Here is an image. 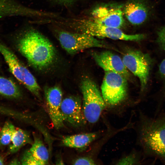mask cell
Masks as SVG:
<instances>
[{"mask_svg":"<svg viewBox=\"0 0 165 165\" xmlns=\"http://www.w3.org/2000/svg\"><path fill=\"white\" fill-rule=\"evenodd\" d=\"M47 111L50 118L56 128L60 129L64 123L61 112L63 100L61 90L57 86L48 87L45 90Z\"/></svg>","mask_w":165,"mask_h":165,"instance_id":"obj_11","label":"cell"},{"mask_svg":"<svg viewBox=\"0 0 165 165\" xmlns=\"http://www.w3.org/2000/svg\"><path fill=\"white\" fill-rule=\"evenodd\" d=\"M43 11L31 9L15 0H0V18L15 16L42 17Z\"/></svg>","mask_w":165,"mask_h":165,"instance_id":"obj_14","label":"cell"},{"mask_svg":"<svg viewBox=\"0 0 165 165\" xmlns=\"http://www.w3.org/2000/svg\"><path fill=\"white\" fill-rule=\"evenodd\" d=\"M150 6L146 0H130L124 6L123 14L131 24L140 25L146 22L150 16Z\"/></svg>","mask_w":165,"mask_h":165,"instance_id":"obj_13","label":"cell"},{"mask_svg":"<svg viewBox=\"0 0 165 165\" xmlns=\"http://www.w3.org/2000/svg\"><path fill=\"white\" fill-rule=\"evenodd\" d=\"M9 164H21L20 162L17 159H16L12 160Z\"/></svg>","mask_w":165,"mask_h":165,"instance_id":"obj_26","label":"cell"},{"mask_svg":"<svg viewBox=\"0 0 165 165\" xmlns=\"http://www.w3.org/2000/svg\"><path fill=\"white\" fill-rule=\"evenodd\" d=\"M0 52L14 77L33 94L40 98V88L34 76L15 55L1 42Z\"/></svg>","mask_w":165,"mask_h":165,"instance_id":"obj_7","label":"cell"},{"mask_svg":"<svg viewBox=\"0 0 165 165\" xmlns=\"http://www.w3.org/2000/svg\"><path fill=\"white\" fill-rule=\"evenodd\" d=\"M31 145L29 149L32 154L43 165L48 164L49 158V152L42 140L35 136Z\"/></svg>","mask_w":165,"mask_h":165,"instance_id":"obj_17","label":"cell"},{"mask_svg":"<svg viewBox=\"0 0 165 165\" xmlns=\"http://www.w3.org/2000/svg\"><path fill=\"white\" fill-rule=\"evenodd\" d=\"M57 35L62 47L68 53L73 54L91 48H112L105 42L82 33H73L58 30Z\"/></svg>","mask_w":165,"mask_h":165,"instance_id":"obj_4","label":"cell"},{"mask_svg":"<svg viewBox=\"0 0 165 165\" xmlns=\"http://www.w3.org/2000/svg\"><path fill=\"white\" fill-rule=\"evenodd\" d=\"M81 89L82 95V110L87 122H97L106 105L95 83L86 77L82 80Z\"/></svg>","mask_w":165,"mask_h":165,"instance_id":"obj_3","label":"cell"},{"mask_svg":"<svg viewBox=\"0 0 165 165\" xmlns=\"http://www.w3.org/2000/svg\"><path fill=\"white\" fill-rule=\"evenodd\" d=\"M33 141L28 133L23 129L16 128L9 146V152L13 154L27 144L31 145Z\"/></svg>","mask_w":165,"mask_h":165,"instance_id":"obj_16","label":"cell"},{"mask_svg":"<svg viewBox=\"0 0 165 165\" xmlns=\"http://www.w3.org/2000/svg\"><path fill=\"white\" fill-rule=\"evenodd\" d=\"M122 60L127 69L138 78L141 90L144 91L148 83L152 64L150 55L140 50L131 49L124 54Z\"/></svg>","mask_w":165,"mask_h":165,"instance_id":"obj_6","label":"cell"},{"mask_svg":"<svg viewBox=\"0 0 165 165\" xmlns=\"http://www.w3.org/2000/svg\"><path fill=\"white\" fill-rule=\"evenodd\" d=\"M20 162L21 164L23 165H43L32 154L29 149L24 151Z\"/></svg>","mask_w":165,"mask_h":165,"instance_id":"obj_20","label":"cell"},{"mask_svg":"<svg viewBox=\"0 0 165 165\" xmlns=\"http://www.w3.org/2000/svg\"><path fill=\"white\" fill-rule=\"evenodd\" d=\"M61 112L64 122L73 127L83 126L87 122L81 100L78 97L70 96L63 99Z\"/></svg>","mask_w":165,"mask_h":165,"instance_id":"obj_10","label":"cell"},{"mask_svg":"<svg viewBox=\"0 0 165 165\" xmlns=\"http://www.w3.org/2000/svg\"><path fill=\"white\" fill-rule=\"evenodd\" d=\"M141 138L153 152L165 157V119L149 121L143 126Z\"/></svg>","mask_w":165,"mask_h":165,"instance_id":"obj_8","label":"cell"},{"mask_svg":"<svg viewBox=\"0 0 165 165\" xmlns=\"http://www.w3.org/2000/svg\"><path fill=\"white\" fill-rule=\"evenodd\" d=\"M137 163L136 157L133 154L126 156L121 158L117 162V165H133Z\"/></svg>","mask_w":165,"mask_h":165,"instance_id":"obj_22","label":"cell"},{"mask_svg":"<svg viewBox=\"0 0 165 165\" xmlns=\"http://www.w3.org/2000/svg\"><path fill=\"white\" fill-rule=\"evenodd\" d=\"M95 161L91 158L82 156L77 158L73 162V165H95Z\"/></svg>","mask_w":165,"mask_h":165,"instance_id":"obj_23","label":"cell"},{"mask_svg":"<svg viewBox=\"0 0 165 165\" xmlns=\"http://www.w3.org/2000/svg\"><path fill=\"white\" fill-rule=\"evenodd\" d=\"M3 164V161L1 158L0 157V165Z\"/></svg>","mask_w":165,"mask_h":165,"instance_id":"obj_27","label":"cell"},{"mask_svg":"<svg viewBox=\"0 0 165 165\" xmlns=\"http://www.w3.org/2000/svg\"><path fill=\"white\" fill-rule=\"evenodd\" d=\"M156 41L160 49L165 50V24L158 30Z\"/></svg>","mask_w":165,"mask_h":165,"instance_id":"obj_21","label":"cell"},{"mask_svg":"<svg viewBox=\"0 0 165 165\" xmlns=\"http://www.w3.org/2000/svg\"><path fill=\"white\" fill-rule=\"evenodd\" d=\"M158 72L161 77L165 79V58L161 62L159 66Z\"/></svg>","mask_w":165,"mask_h":165,"instance_id":"obj_24","label":"cell"},{"mask_svg":"<svg viewBox=\"0 0 165 165\" xmlns=\"http://www.w3.org/2000/svg\"><path fill=\"white\" fill-rule=\"evenodd\" d=\"M60 24L72 28L77 32L85 34L95 38H108L114 40L138 41L144 39L145 35L142 34H127L119 28L105 26L98 23L91 18L73 19H62Z\"/></svg>","mask_w":165,"mask_h":165,"instance_id":"obj_2","label":"cell"},{"mask_svg":"<svg viewBox=\"0 0 165 165\" xmlns=\"http://www.w3.org/2000/svg\"><path fill=\"white\" fill-rule=\"evenodd\" d=\"M20 53L33 67L38 70L52 64L56 56L51 42L37 31L30 30L22 34L17 42Z\"/></svg>","mask_w":165,"mask_h":165,"instance_id":"obj_1","label":"cell"},{"mask_svg":"<svg viewBox=\"0 0 165 165\" xmlns=\"http://www.w3.org/2000/svg\"><path fill=\"white\" fill-rule=\"evenodd\" d=\"M98 136L97 132L82 133L66 136L62 140V144L65 146L84 150L87 148Z\"/></svg>","mask_w":165,"mask_h":165,"instance_id":"obj_15","label":"cell"},{"mask_svg":"<svg viewBox=\"0 0 165 165\" xmlns=\"http://www.w3.org/2000/svg\"><path fill=\"white\" fill-rule=\"evenodd\" d=\"M0 95L9 98H17L21 96V94L14 82L0 76Z\"/></svg>","mask_w":165,"mask_h":165,"instance_id":"obj_18","label":"cell"},{"mask_svg":"<svg viewBox=\"0 0 165 165\" xmlns=\"http://www.w3.org/2000/svg\"><path fill=\"white\" fill-rule=\"evenodd\" d=\"M123 7L122 5L116 4L98 6L92 11L91 18L102 24L120 29L125 24Z\"/></svg>","mask_w":165,"mask_h":165,"instance_id":"obj_9","label":"cell"},{"mask_svg":"<svg viewBox=\"0 0 165 165\" xmlns=\"http://www.w3.org/2000/svg\"><path fill=\"white\" fill-rule=\"evenodd\" d=\"M92 56L97 64L105 71H111L118 73L129 79L130 76L128 70L122 59L110 51L94 52Z\"/></svg>","mask_w":165,"mask_h":165,"instance_id":"obj_12","label":"cell"},{"mask_svg":"<svg viewBox=\"0 0 165 165\" xmlns=\"http://www.w3.org/2000/svg\"><path fill=\"white\" fill-rule=\"evenodd\" d=\"M127 80L117 73L105 71L101 89L106 105L115 106L125 99L127 95Z\"/></svg>","mask_w":165,"mask_h":165,"instance_id":"obj_5","label":"cell"},{"mask_svg":"<svg viewBox=\"0 0 165 165\" xmlns=\"http://www.w3.org/2000/svg\"><path fill=\"white\" fill-rule=\"evenodd\" d=\"M55 1L64 5H68L72 3L75 0H54Z\"/></svg>","mask_w":165,"mask_h":165,"instance_id":"obj_25","label":"cell"},{"mask_svg":"<svg viewBox=\"0 0 165 165\" xmlns=\"http://www.w3.org/2000/svg\"><path fill=\"white\" fill-rule=\"evenodd\" d=\"M16 127L10 122H6L0 131V146H4L10 144Z\"/></svg>","mask_w":165,"mask_h":165,"instance_id":"obj_19","label":"cell"}]
</instances>
